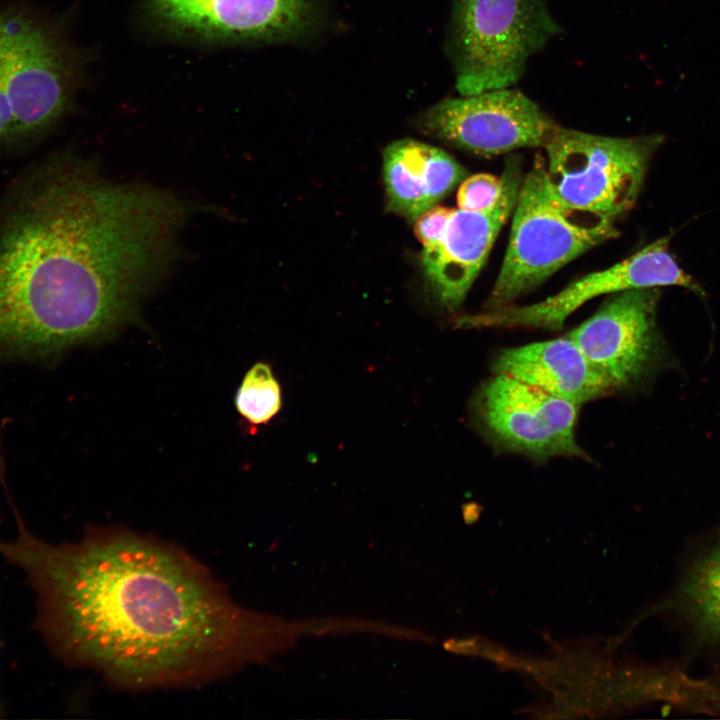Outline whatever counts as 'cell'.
I'll return each instance as SVG.
<instances>
[{"label": "cell", "mask_w": 720, "mask_h": 720, "mask_svg": "<svg viewBox=\"0 0 720 720\" xmlns=\"http://www.w3.org/2000/svg\"><path fill=\"white\" fill-rule=\"evenodd\" d=\"M297 635H340L348 633H374L408 641L431 643V636L402 626L385 622L356 618L328 617L312 618L295 622Z\"/></svg>", "instance_id": "obj_17"}, {"label": "cell", "mask_w": 720, "mask_h": 720, "mask_svg": "<svg viewBox=\"0 0 720 720\" xmlns=\"http://www.w3.org/2000/svg\"><path fill=\"white\" fill-rule=\"evenodd\" d=\"M671 234L613 266L573 281L559 293L525 306H506L457 319L458 328H537L557 330L579 307L602 295L636 288L681 286L698 294V282L669 251Z\"/></svg>", "instance_id": "obj_10"}, {"label": "cell", "mask_w": 720, "mask_h": 720, "mask_svg": "<svg viewBox=\"0 0 720 720\" xmlns=\"http://www.w3.org/2000/svg\"><path fill=\"white\" fill-rule=\"evenodd\" d=\"M422 130L454 147L484 156L547 144L558 124L514 87L446 98L419 118Z\"/></svg>", "instance_id": "obj_9"}, {"label": "cell", "mask_w": 720, "mask_h": 720, "mask_svg": "<svg viewBox=\"0 0 720 720\" xmlns=\"http://www.w3.org/2000/svg\"><path fill=\"white\" fill-rule=\"evenodd\" d=\"M161 35L206 45L289 40L312 24L316 0H140Z\"/></svg>", "instance_id": "obj_8"}, {"label": "cell", "mask_w": 720, "mask_h": 720, "mask_svg": "<svg viewBox=\"0 0 720 720\" xmlns=\"http://www.w3.org/2000/svg\"><path fill=\"white\" fill-rule=\"evenodd\" d=\"M501 178L502 192L491 207L475 212L454 209L439 245L422 252L427 281L438 302L449 310L464 301L513 213L523 178L518 158L507 159Z\"/></svg>", "instance_id": "obj_12"}, {"label": "cell", "mask_w": 720, "mask_h": 720, "mask_svg": "<svg viewBox=\"0 0 720 720\" xmlns=\"http://www.w3.org/2000/svg\"><path fill=\"white\" fill-rule=\"evenodd\" d=\"M454 209L434 206L415 220V235L423 245V250L439 245L445 234Z\"/></svg>", "instance_id": "obj_19"}, {"label": "cell", "mask_w": 720, "mask_h": 720, "mask_svg": "<svg viewBox=\"0 0 720 720\" xmlns=\"http://www.w3.org/2000/svg\"><path fill=\"white\" fill-rule=\"evenodd\" d=\"M580 406L513 377L495 374L472 400L474 423L496 447L534 461L588 459L575 427Z\"/></svg>", "instance_id": "obj_7"}, {"label": "cell", "mask_w": 720, "mask_h": 720, "mask_svg": "<svg viewBox=\"0 0 720 720\" xmlns=\"http://www.w3.org/2000/svg\"><path fill=\"white\" fill-rule=\"evenodd\" d=\"M234 402L238 414L253 428L269 423L278 414L281 387L268 363L259 361L247 370Z\"/></svg>", "instance_id": "obj_15"}, {"label": "cell", "mask_w": 720, "mask_h": 720, "mask_svg": "<svg viewBox=\"0 0 720 720\" xmlns=\"http://www.w3.org/2000/svg\"><path fill=\"white\" fill-rule=\"evenodd\" d=\"M0 648H1V642H0Z\"/></svg>", "instance_id": "obj_21"}, {"label": "cell", "mask_w": 720, "mask_h": 720, "mask_svg": "<svg viewBox=\"0 0 720 720\" xmlns=\"http://www.w3.org/2000/svg\"><path fill=\"white\" fill-rule=\"evenodd\" d=\"M686 594L700 621L720 635V544L694 570Z\"/></svg>", "instance_id": "obj_16"}, {"label": "cell", "mask_w": 720, "mask_h": 720, "mask_svg": "<svg viewBox=\"0 0 720 720\" xmlns=\"http://www.w3.org/2000/svg\"><path fill=\"white\" fill-rule=\"evenodd\" d=\"M448 37L460 95L513 87L560 34L545 0H453Z\"/></svg>", "instance_id": "obj_4"}, {"label": "cell", "mask_w": 720, "mask_h": 720, "mask_svg": "<svg viewBox=\"0 0 720 720\" xmlns=\"http://www.w3.org/2000/svg\"><path fill=\"white\" fill-rule=\"evenodd\" d=\"M507 250L485 310L511 305L560 268L617 236L616 222L567 206L557 196L544 163L522 178Z\"/></svg>", "instance_id": "obj_3"}, {"label": "cell", "mask_w": 720, "mask_h": 720, "mask_svg": "<svg viewBox=\"0 0 720 720\" xmlns=\"http://www.w3.org/2000/svg\"><path fill=\"white\" fill-rule=\"evenodd\" d=\"M190 203L58 158L0 219V361L56 360L135 320L175 258Z\"/></svg>", "instance_id": "obj_2"}, {"label": "cell", "mask_w": 720, "mask_h": 720, "mask_svg": "<svg viewBox=\"0 0 720 720\" xmlns=\"http://www.w3.org/2000/svg\"><path fill=\"white\" fill-rule=\"evenodd\" d=\"M503 187L501 177L478 173L465 178L457 192L458 208L464 211H483L499 198Z\"/></svg>", "instance_id": "obj_18"}, {"label": "cell", "mask_w": 720, "mask_h": 720, "mask_svg": "<svg viewBox=\"0 0 720 720\" xmlns=\"http://www.w3.org/2000/svg\"><path fill=\"white\" fill-rule=\"evenodd\" d=\"M492 370L578 406L616 392L568 335L503 349Z\"/></svg>", "instance_id": "obj_13"}, {"label": "cell", "mask_w": 720, "mask_h": 720, "mask_svg": "<svg viewBox=\"0 0 720 720\" xmlns=\"http://www.w3.org/2000/svg\"><path fill=\"white\" fill-rule=\"evenodd\" d=\"M14 138L11 111L5 92L0 87V144Z\"/></svg>", "instance_id": "obj_20"}, {"label": "cell", "mask_w": 720, "mask_h": 720, "mask_svg": "<svg viewBox=\"0 0 720 720\" xmlns=\"http://www.w3.org/2000/svg\"><path fill=\"white\" fill-rule=\"evenodd\" d=\"M0 73L14 138L51 127L65 112L77 66L55 33L19 15L0 16Z\"/></svg>", "instance_id": "obj_6"}, {"label": "cell", "mask_w": 720, "mask_h": 720, "mask_svg": "<svg viewBox=\"0 0 720 720\" xmlns=\"http://www.w3.org/2000/svg\"><path fill=\"white\" fill-rule=\"evenodd\" d=\"M664 140L612 137L559 126L544 146L552 188L574 210L616 222L632 209L649 162Z\"/></svg>", "instance_id": "obj_5"}, {"label": "cell", "mask_w": 720, "mask_h": 720, "mask_svg": "<svg viewBox=\"0 0 720 720\" xmlns=\"http://www.w3.org/2000/svg\"><path fill=\"white\" fill-rule=\"evenodd\" d=\"M657 288H636L610 295L600 308L567 335L615 391L637 384L659 352Z\"/></svg>", "instance_id": "obj_11"}, {"label": "cell", "mask_w": 720, "mask_h": 720, "mask_svg": "<svg viewBox=\"0 0 720 720\" xmlns=\"http://www.w3.org/2000/svg\"><path fill=\"white\" fill-rule=\"evenodd\" d=\"M383 175L389 207L416 220L463 180L465 169L440 148L403 139L385 149Z\"/></svg>", "instance_id": "obj_14"}, {"label": "cell", "mask_w": 720, "mask_h": 720, "mask_svg": "<svg viewBox=\"0 0 720 720\" xmlns=\"http://www.w3.org/2000/svg\"><path fill=\"white\" fill-rule=\"evenodd\" d=\"M17 536L0 556L37 597L35 627L65 664L120 688L201 684L292 648L295 623L238 605L183 550L120 528L76 542L33 535L12 506Z\"/></svg>", "instance_id": "obj_1"}]
</instances>
